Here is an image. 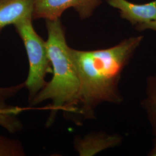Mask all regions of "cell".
<instances>
[{"label":"cell","instance_id":"obj_10","mask_svg":"<svg viewBox=\"0 0 156 156\" xmlns=\"http://www.w3.org/2000/svg\"><path fill=\"white\" fill-rule=\"evenodd\" d=\"M23 156L24 149L19 140L0 135V156Z\"/></svg>","mask_w":156,"mask_h":156},{"label":"cell","instance_id":"obj_3","mask_svg":"<svg viewBox=\"0 0 156 156\" xmlns=\"http://www.w3.org/2000/svg\"><path fill=\"white\" fill-rule=\"evenodd\" d=\"M33 19V16L26 17L13 24L28 57L29 71L24 83L28 91L29 103L46 85V74L52 73L46 43L35 31Z\"/></svg>","mask_w":156,"mask_h":156},{"label":"cell","instance_id":"obj_1","mask_svg":"<svg viewBox=\"0 0 156 156\" xmlns=\"http://www.w3.org/2000/svg\"><path fill=\"white\" fill-rule=\"evenodd\" d=\"M143 38L131 37L105 49L83 51L70 48L80 82V113L90 118L101 103L122 102L118 89L121 74Z\"/></svg>","mask_w":156,"mask_h":156},{"label":"cell","instance_id":"obj_2","mask_svg":"<svg viewBox=\"0 0 156 156\" xmlns=\"http://www.w3.org/2000/svg\"><path fill=\"white\" fill-rule=\"evenodd\" d=\"M48 39L46 41L53 77L30 102L35 106L51 101V123L59 111L75 112L80 98V82L76 68L67 44L65 30L60 18L46 20Z\"/></svg>","mask_w":156,"mask_h":156},{"label":"cell","instance_id":"obj_7","mask_svg":"<svg viewBox=\"0 0 156 156\" xmlns=\"http://www.w3.org/2000/svg\"><path fill=\"white\" fill-rule=\"evenodd\" d=\"M120 138L117 136L90 135L84 139L75 140V147L80 156H90L119 144Z\"/></svg>","mask_w":156,"mask_h":156},{"label":"cell","instance_id":"obj_9","mask_svg":"<svg viewBox=\"0 0 156 156\" xmlns=\"http://www.w3.org/2000/svg\"><path fill=\"white\" fill-rule=\"evenodd\" d=\"M142 104L147 114L154 135V145L150 156H156V73L150 76L147 80L146 97Z\"/></svg>","mask_w":156,"mask_h":156},{"label":"cell","instance_id":"obj_8","mask_svg":"<svg viewBox=\"0 0 156 156\" xmlns=\"http://www.w3.org/2000/svg\"><path fill=\"white\" fill-rule=\"evenodd\" d=\"M23 111V108L9 105L0 98V127L12 134L20 131L23 124L18 116Z\"/></svg>","mask_w":156,"mask_h":156},{"label":"cell","instance_id":"obj_11","mask_svg":"<svg viewBox=\"0 0 156 156\" xmlns=\"http://www.w3.org/2000/svg\"><path fill=\"white\" fill-rule=\"evenodd\" d=\"M2 29H0V33ZM25 87V83L19 84L10 87H0V98L6 100L11 98Z\"/></svg>","mask_w":156,"mask_h":156},{"label":"cell","instance_id":"obj_5","mask_svg":"<svg viewBox=\"0 0 156 156\" xmlns=\"http://www.w3.org/2000/svg\"><path fill=\"white\" fill-rule=\"evenodd\" d=\"M108 2L120 12V16L133 25L156 20V0L144 4H136L127 0H108Z\"/></svg>","mask_w":156,"mask_h":156},{"label":"cell","instance_id":"obj_6","mask_svg":"<svg viewBox=\"0 0 156 156\" xmlns=\"http://www.w3.org/2000/svg\"><path fill=\"white\" fill-rule=\"evenodd\" d=\"M34 0H0V29L33 16Z\"/></svg>","mask_w":156,"mask_h":156},{"label":"cell","instance_id":"obj_4","mask_svg":"<svg viewBox=\"0 0 156 156\" xmlns=\"http://www.w3.org/2000/svg\"><path fill=\"white\" fill-rule=\"evenodd\" d=\"M102 0H34L33 19L55 20L62 13L73 8L82 19L91 16Z\"/></svg>","mask_w":156,"mask_h":156},{"label":"cell","instance_id":"obj_12","mask_svg":"<svg viewBox=\"0 0 156 156\" xmlns=\"http://www.w3.org/2000/svg\"><path fill=\"white\" fill-rule=\"evenodd\" d=\"M135 28L138 31H144L146 30H151L156 31V20L138 24V25L135 26Z\"/></svg>","mask_w":156,"mask_h":156}]
</instances>
